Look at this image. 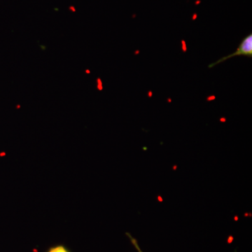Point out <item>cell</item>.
Masks as SVG:
<instances>
[{
    "mask_svg": "<svg viewBox=\"0 0 252 252\" xmlns=\"http://www.w3.org/2000/svg\"><path fill=\"white\" fill-rule=\"evenodd\" d=\"M246 56L248 57H252V34L244 38L243 40L240 43L239 48L235 51L234 54H230L229 56H225V57L222 58L219 60L217 62L212 63V64L209 65V68L215 67L217 64H220L222 62H224L227 59H229L230 58L235 57V56Z\"/></svg>",
    "mask_w": 252,
    "mask_h": 252,
    "instance_id": "6da1fadb",
    "label": "cell"
},
{
    "mask_svg": "<svg viewBox=\"0 0 252 252\" xmlns=\"http://www.w3.org/2000/svg\"><path fill=\"white\" fill-rule=\"evenodd\" d=\"M46 252H72L63 244H57L50 247Z\"/></svg>",
    "mask_w": 252,
    "mask_h": 252,
    "instance_id": "7a4b0ae2",
    "label": "cell"
},
{
    "mask_svg": "<svg viewBox=\"0 0 252 252\" xmlns=\"http://www.w3.org/2000/svg\"><path fill=\"white\" fill-rule=\"evenodd\" d=\"M126 235H127L129 239H130L131 243H132V245L135 247V248L137 250V252H143L142 251V250H141L140 246H139L138 242H137V240H136L135 238H133V237H132V235H131L130 233H126Z\"/></svg>",
    "mask_w": 252,
    "mask_h": 252,
    "instance_id": "3957f363",
    "label": "cell"
}]
</instances>
